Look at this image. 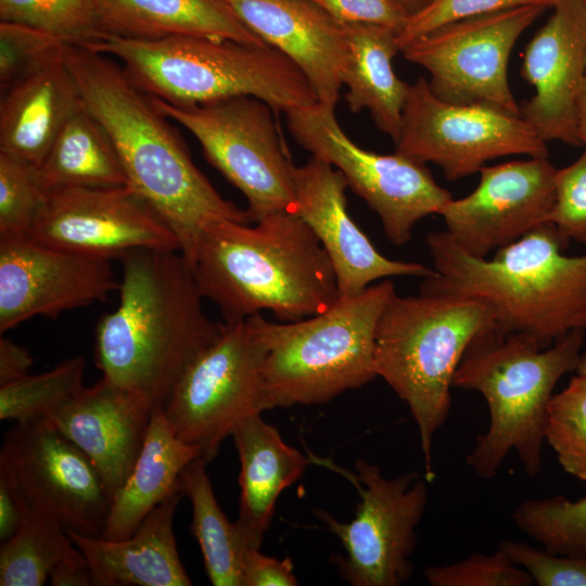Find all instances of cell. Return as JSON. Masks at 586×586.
Here are the masks:
<instances>
[{
  "instance_id": "cell-4",
  "label": "cell",
  "mask_w": 586,
  "mask_h": 586,
  "mask_svg": "<svg viewBox=\"0 0 586 586\" xmlns=\"http://www.w3.org/2000/svg\"><path fill=\"white\" fill-rule=\"evenodd\" d=\"M569 241L546 222L495 251L493 258L462 251L446 231L425 239L435 273L420 293L480 297L504 333H521L540 348L586 330V254H563Z\"/></svg>"
},
{
  "instance_id": "cell-41",
  "label": "cell",
  "mask_w": 586,
  "mask_h": 586,
  "mask_svg": "<svg viewBox=\"0 0 586 586\" xmlns=\"http://www.w3.org/2000/svg\"><path fill=\"white\" fill-rule=\"evenodd\" d=\"M548 222L566 241L586 245V145L574 163L556 171L555 203Z\"/></svg>"
},
{
  "instance_id": "cell-29",
  "label": "cell",
  "mask_w": 586,
  "mask_h": 586,
  "mask_svg": "<svg viewBox=\"0 0 586 586\" xmlns=\"http://www.w3.org/2000/svg\"><path fill=\"white\" fill-rule=\"evenodd\" d=\"M37 170L47 192L128 184L111 138L85 106L64 125Z\"/></svg>"
},
{
  "instance_id": "cell-12",
  "label": "cell",
  "mask_w": 586,
  "mask_h": 586,
  "mask_svg": "<svg viewBox=\"0 0 586 586\" xmlns=\"http://www.w3.org/2000/svg\"><path fill=\"white\" fill-rule=\"evenodd\" d=\"M394 143L396 152L441 167L449 181L473 175L497 157H548L547 142L522 115L484 103L444 101L424 77L409 86Z\"/></svg>"
},
{
  "instance_id": "cell-39",
  "label": "cell",
  "mask_w": 586,
  "mask_h": 586,
  "mask_svg": "<svg viewBox=\"0 0 586 586\" xmlns=\"http://www.w3.org/2000/svg\"><path fill=\"white\" fill-rule=\"evenodd\" d=\"M556 0H433L408 16L396 36L399 51L412 40L453 22L522 5L552 8Z\"/></svg>"
},
{
  "instance_id": "cell-40",
  "label": "cell",
  "mask_w": 586,
  "mask_h": 586,
  "mask_svg": "<svg viewBox=\"0 0 586 586\" xmlns=\"http://www.w3.org/2000/svg\"><path fill=\"white\" fill-rule=\"evenodd\" d=\"M498 548L538 586H586V558L558 555L511 539L501 540Z\"/></svg>"
},
{
  "instance_id": "cell-27",
  "label": "cell",
  "mask_w": 586,
  "mask_h": 586,
  "mask_svg": "<svg viewBox=\"0 0 586 586\" xmlns=\"http://www.w3.org/2000/svg\"><path fill=\"white\" fill-rule=\"evenodd\" d=\"M201 450L180 440L163 409H156L136 463L111 502L103 533L109 540L128 538L143 519L180 488V475Z\"/></svg>"
},
{
  "instance_id": "cell-30",
  "label": "cell",
  "mask_w": 586,
  "mask_h": 586,
  "mask_svg": "<svg viewBox=\"0 0 586 586\" xmlns=\"http://www.w3.org/2000/svg\"><path fill=\"white\" fill-rule=\"evenodd\" d=\"M206 464L198 457L180 475V488L192 506L191 533L200 545L211 583L214 586H243L246 548L234 522L226 518L216 500Z\"/></svg>"
},
{
  "instance_id": "cell-21",
  "label": "cell",
  "mask_w": 586,
  "mask_h": 586,
  "mask_svg": "<svg viewBox=\"0 0 586 586\" xmlns=\"http://www.w3.org/2000/svg\"><path fill=\"white\" fill-rule=\"evenodd\" d=\"M155 410L102 377L46 420L88 457L112 500L136 463Z\"/></svg>"
},
{
  "instance_id": "cell-28",
  "label": "cell",
  "mask_w": 586,
  "mask_h": 586,
  "mask_svg": "<svg viewBox=\"0 0 586 586\" xmlns=\"http://www.w3.org/2000/svg\"><path fill=\"white\" fill-rule=\"evenodd\" d=\"M347 43V60L342 72L345 101L351 112H370L375 126L395 142L409 84L399 79L392 60L399 51L391 28L372 24H342Z\"/></svg>"
},
{
  "instance_id": "cell-13",
  "label": "cell",
  "mask_w": 586,
  "mask_h": 586,
  "mask_svg": "<svg viewBox=\"0 0 586 586\" xmlns=\"http://www.w3.org/2000/svg\"><path fill=\"white\" fill-rule=\"evenodd\" d=\"M353 476L358 489L355 518L342 523L323 510L317 517L344 548L335 556L340 575L353 586H399L413 573L410 560L417 546V527L429 499V482L419 472L384 476L378 464L365 459Z\"/></svg>"
},
{
  "instance_id": "cell-31",
  "label": "cell",
  "mask_w": 586,
  "mask_h": 586,
  "mask_svg": "<svg viewBox=\"0 0 586 586\" xmlns=\"http://www.w3.org/2000/svg\"><path fill=\"white\" fill-rule=\"evenodd\" d=\"M77 547L65 528L27 509L18 531L0 548L1 586H41L56 563Z\"/></svg>"
},
{
  "instance_id": "cell-49",
  "label": "cell",
  "mask_w": 586,
  "mask_h": 586,
  "mask_svg": "<svg viewBox=\"0 0 586 586\" xmlns=\"http://www.w3.org/2000/svg\"><path fill=\"white\" fill-rule=\"evenodd\" d=\"M576 372L586 374V355L582 356V359H581V362L578 365Z\"/></svg>"
},
{
  "instance_id": "cell-48",
  "label": "cell",
  "mask_w": 586,
  "mask_h": 586,
  "mask_svg": "<svg viewBox=\"0 0 586 586\" xmlns=\"http://www.w3.org/2000/svg\"><path fill=\"white\" fill-rule=\"evenodd\" d=\"M400 8L405 11V13L410 16L423 8H425L429 3H431L433 0H395Z\"/></svg>"
},
{
  "instance_id": "cell-11",
  "label": "cell",
  "mask_w": 586,
  "mask_h": 586,
  "mask_svg": "<svg viewBox=\"0 0 586 586\" xmlns=\"http://www.w3.org/2000/svg\"><path fill=\"white\" fill-rule=\"evenodd\" d=\"M335 110L319 103L292 110L288 128L296 142L345 177L348 187L379 216L394 245L407 243L416 224L438 214L453 199L424 164L395 151L379 154L353 142L336 120Z\"/></svg>"
},
{
  "instance_id": "cell-17",
  "label": "cell",
  "mask_w": 586,
  "mask_h": 586,
  "mask_svg": "<svg viewBox=\"0 0 586 586\" xmlns=\"http://www.w3.org/2000/svg\"><path fill=\"white\" fill-rule=\"evenodd\" d=\"M556 171L548 157L483 166L477 187L440 213L446 232L462 251L482 258L518 241L548 222Z\"/></svg>"
},
{
  "instance_id": "cell-43",
  "label": "cell",
  "mask_w": 586,
  "mask_h": 586,
  "mask_svg": "<svg viewBox=\"0 0 586 586\" xmlns=\"http://www.w3.org/2000/svg\"><path fill=\"white\" fill-rule=\"evenodd\" d=\"M291 559L278 560L257 548H249L243 558V586H295Z\"/></svg>"
},
{
  "instance_id": "cell-22",
  "label": "cell",
  "mask_w": 586,
  "mask_h": 586,
  "mask_svg": "<svg viewBox=\"0 0 586 586\" xmlns=\"http://www.w3.org/2000/svg\"><path fill=\"white\" fill-rule=\"evenodd\" d=\"M259 38L306 76L318 103L335 110L347 60L343 25L310 0H225Z\"/></svg>"
},
{
  "instance_id": "cell-20",
  "label": "cell",
  "mask_w": 586,
  "mask_h": 586,
  "mask_svg": "<svg viewBox=\"0 0 586 586\" xmlns=\"http://www.w3.org/2000/svg\"><path fill=\"white\" fill-rule=\"evenodd\" d=\"M553 13L527 43L521 68L534 95L522 117L545 141L579 145L576 106L586 77V0H556Z\"/></svg>"
},
{
  "instance_id": "cell-16",
  "label": "cell",
  "mask_w": 586,
  "mask_h": 586,
  "mask_svg": "<svg viewBox=\"0 0 586 586\" xmlns=\"http://www.w3.org/2000/svg\"><path fill=\"white\" fill-rule=\"evenodd\" d=\"M29 240L111 260L137 250L181 252L174 231L128 184L48 191Z\"/></svg>"
},
{
  "instance_id": "cell-45",
  "label": "cell",
  "mask_w": 586,
  "mask_h": 586,
  "mask_svg": "<svg viewBox=\"0 0 586 586\" xmlns=\"http://www.w3.org/2000/svg\"><path fill=\"white\" fill-rule=\"evenodd\" d=\"M34 360L29 352L12 340L0 339V386L28 374Z\"/></svg>"
},
{
  "instance_id": "cell-23",
  "label": "cell",
  "mask_w": 586,
  "mask_h": 586,
  "mask_svg": "<svg viewBox=\"0 0 586 586\" xmlns=\"http://www.w3.org/2000/svg\"><path fill=\"white\" fill-rule=\"evenodd\" d=\"M184 496L178 491L156 506L128 538L109 540L65 528L85 556L95 586H190L173 530Z\"/></svg>"
},
{
  "instance_id": "cell-35",
  "label": "cell",
  "mask_w": 586,
  "mask_h": 586,
  "mask_svg": "<svg viewBox=\"0 0 586 586\" xmlns=\"http://www.w3.org/2000/svg\"><path fill=\"white\" fill-rule=\"evenodd\" d=\"M545 443L568 474L586 482V374L574 375L553 394L547 411Z\"/></svg>"
},
{
  "instance_id": "cell-33",
  "label": "cell",
  "mask_w": 586,
  "mask_h": 586,
  "mask_svg": "<svg viewBox=\"0 0 586 586\" xmlns=\"http://www.w3.org/2000/svg\"><path fill=\"white\" fill-rule=\"evenodd\" d=\"M514 524L544 549L586 558V496L526 499L512 512Z\"/></svg>"
},
{
  "instance_id": "cell-9",
  "label": "cell",
  "mask_w": 586,
  "mask_h": 586,
  "mask_svg": "<svg viewBox=\"0 0 586 586\" xmlns=\"http://www.w3.org/2000/svg\"><path fill=\"white\" fill-rule=\"evenodd\" d=\"M150 98L163 115L196 138L209 164L242 192L251 222L276 213L296 214L293 164L267 103L242 95L175 106Z\"/></svg>"
},
{
  "instance_id": "cell-47",
  "label": "cell",
  "mask_w": 586,
  "mask_h": 586,
  "mask_svg": "<svg viewBox=\"0 0 586 586\" xmlns=\"http://www.w3.org/2000/svg\"><path fill=\"white\" fill-rule=\"evenodd\" d=\"M577 136L581 144L586 145V77L584 79L576 106Z\"/></svg>"
},
{
  "instance_id": "cell-19",
  "label": "cell",
  "mask_w": 586,
  "mask_h": 586,
  "mask_svg": "<svg viewBox=\"0 0 586 586\" xmlns=\"http://www.w3.org/2000/svg\"><path fill=\"white\" fill-rule=\"evenodd\" d=\"M292 182L296 214L307 224L328 254L340 296L361 293L377 280L388 277H422L435 273L420 263L395 260L382 255L347 212L348 183L331 164L315 157L293 165Z\"/></svg>"
},
{
  "instance_id": "cell-14",
  "label": "cell",
  "mask_w": 586,
  "mask_h": 586,
  "mask_svg": "<svg viewBox=\"0 0 586 586\" xmlns=\"http://www.w3.org/2000/svg\"><path fill=\"white\" fill-rule=\"evenodd\" d=\"M545 9L522 5L453 22L400 51L429 73V86L440 99L484 103L521 115L508 81V61L518 38Z\"/></svg>"
},
{
  "instance_id": "cell-5",
  "label": "cell",
  "mask_w": 586,
  "mask_h": 586,
  "mask_svg": "<svg viewBox=\"0 0 586 586\" xmlns=\"http://www.w3.org/2000/svg\"><path fill=\"white\" fill-rule=\"evenodd\" d=\"M585 330H573L540 348L530 336L504 333L496 324L470 342L453 387L479 392L488 406V429L466 457L474 474L495 477L511 450L526 475L539 474L548 406L558 381L577 370Z\"/></svg>"
},
{
  "instance_id": "cell-3",
  "label": "cell",
  "mask_w": 586,
  "mask_h": 586,
  "mask_svg": "<svg viewBox=\"0 0 586 586\" xmlns=\"http://www.w3.org/2000/svg\"><path fill=\"white\" fill-rule=\"evenodd\" d=\"M187 262L202 296L219 307L225 321L263 310L296 321L340 298L328 254L294 213L271 214L254 226L212 220Z\"/></svg>"
},
{
  "instance_id": "cell-6",
  "label": "cell",
  "mask_w": 586,
  "mask_h": 586,
  "mask_svg": "<svg viewBox=\"0 0 586 586\" xmlns=\"http://www.w3.org/2000/svg\"><path fill=\"white\" fill-rule=\"evenodd\" d=\"M84 48L118 59L140 90L175 106L242 95L283 113L318 103L303 72L270 44L201 36L156 40L104 36Z\"/></svg>"
},
{
  "instance_id": "cell-32",
  "label": "cell",
  "mask_w": 586,
  "mask_h": 586,
  "mask_svg": "<svg viewBox=\"0 0 586 586\" xmlns=\"http://www.w3.org/2000/svg\"><path fill=\"white\" fill-rule=\"evenodd\" d=\"M86 359L68 358L53 369L27 374L0 386V419L35 422L48 419L85 386Z\"/></svg>"
},
{
  "instance_id": "cell-8",
  "label": "cell",
  "mask_w": 586,
  "mask_h": 586,
  "mask_svg": "<svg viewBox=\"0 0 586 586\" xmlns=\"http://www.w3.org/2000/svg\"><path fill=\"white\" fill-rule=\"evenodd\" d=\"M395 293L386 279L296 321L250 316L265 348L270 409L327 403L377 378V324Z\"/></svg>"
},
{
  "instance_id": "cell-1",
  "label": "cell",
  "mask_w": 586,
  "mask_h": 586,
  "mask_svg": "<svg viewBox=\"0 0 586 586\" xmlns=\"http://www.w3.org/2000/svg\"><path fill=\"white\" fill-rule=\"evenodd\" d=\"M119 260V302L97 323L95 364L103 378L163 409L224 322L205 315L180 251L137 250Z\"/></svg>"
},
{
  "instance_id": "cell-2",
  "label": "cell",
  "mask_w": 586,
  "mask_h": 586,
  "mask_svg": "<svg viewBox=\"0 0 586 586\" xmlns=\"http://www.w3.org/2000/svg\"><path fill=\"white\" fill-rule=\"evenodd\" d=\"M63 62L84 106L111 138L131 187L169 226L188 259L203 228L228 218L251 222L193 163L167 117L111 56L65 46Z\"/></svg>"
},
{
  "instance_id": "cell-25",
  "label": "cell",
  "mask_w": 586,
  "mask_h": 586,
  "mask_svg": "<svg viewBox=\"0 0 586 586\" xmlns=\"http://www.w3.org/2000/svg\"><path fill=\"white\" fill-rule=\"evenodd\" d=\"M82 106L63 61L14 82L1 91L0 152L39 167L64 125Z\"/></svg>"
},
{
  "instance_id": "cell-46",
  "label": "cell",
  "mask_w": 586,
  "mask_h": 586,
  "mask_svg": "<svg viewBox=\"0 0 586 586\" xmlns=\"http://www.w3.org/2000/svg\"><path fill=\"white\" fill-rule=\"evenodd\" d=\"M53 586L92 585L88 562L82 552L77 550L54 565L49 575Z\"/></svg>"
},
{
  "instance_id": "cell-36",
  "label": "cell",
  "mask_w": 586,
  "mask_h": 586,
  "mask_svg": "<svg viewBox=\"0 0 586 586\" xmlns=\"http://www.w3.org/2000/svg\"><path fill=\"white\" fill-rule=\"evenodd\" d=\"M46 195L37 167L0 152V240L29 239Z\"/></svg>"
},
{
  "instance_id": "cell-10",
  "label": "cell",
  "mask_w": 586,
  "mask_h": 586,
  "mask_svg": "<svg viewBox=\"0 0 586 586\" xmlns=\"http://www.w3.org/2000/svg\"><path fill=\"white\" fill-rule=\"evenodd\" d=\"M265 348L251 321H224L221 333L189 367L163 408L176 435L208 463L237 426L269 410Z\"/></svg>"
},
{
  "instance_id": "cell-15",
  "label": "cell",
  "mask_w": 586,
  "mask_h": 586,
  "mask_svg": "<svg viewBox=\"0 0 586 586\" xmlns=\"http://www.w3.org/2000/svg\"><path fill=\"white\" fill-rule=\"evenodd\" d=\"M0 475L29 510L81 535H102L112 500L88 457L49 421L14 422L0 450Z\"/></svg>"
},
{
  "instance_id": "cell-18",
  "label": "cell",
  "mask_w": 586,
  "mask_h": 586,
  "mask_svg": "<svg viewBox=\"0 0 586 586\" xmlns=\"http://www.w3.org/2000/svg\"><path fill=\"white\" fill-rule=\"evenodd\" d=\"M111 259L44 245L0 240V333L43 316L105 302L118 291Z\"/></svg>"
},
{
  "instance_id": "cell-7",
  "label": "cell",
  "mask_w": 586,
  "mask_h": 586,
  "mask_svg": "<svg viewBox=\"0 0 586 586\" xmlns=\"http://www.w3.org/2000/svg\"><path fill=\"white\" fill-rule=\"evenodd\" d=\"M496 326L492 306L480 297L420 293L385 305L375 330L374 366L416 422L424 476L433 482L432 448L451 406L450 388L470 342Z\"/></svg>"
},
{
  "instance_id": "cell-37",
  "label": "cell",
  "mask_w": 586,
  "mask_h": 586,
  "mask_svg": "<svg viewBox=\"0 0 586 586\" xmlns=\"http://www.w3.org/2000/svg\"><path fill=\"white\" fill-rule=\"evenodd\" d=\"M65 43L42 30L0 21L1 91L54 63L63 61Z\"/></svg>"
},
{
  "instance_id": "cell-26",
  "label": "cell",
  "mask_w": 586,
  "mask_h": 586,
  "mask_svg": "<svg viewBox=\"0 0 586 586\" xmlns=\"http://www.w3.org/2000/svg\"><path fill=\"white\" fill-rule=\"evenodd\" d=\"M104 36L156 40L171 36L267 46L225 0H97Z\"/></svg>"
},
{
  "instance_id": "cell-44",
  "label": "cell",
  "mask_w": 586,
  "mask_h": 586,
  "mask_svg": "<svg viewBox=\"0 0 586 586\" xmlns=\"http://www.w3.org/2000/svg\"><path fill=\"white\" fill-rule=\"evenodd\" d=\"M27 509L15 488L0 475V539L2 543L18 531Z\"/></svg>"
},
{
  "instance_id": "cell-34",
  "label": "cell",
  "mask_w": 586,
  "mask_h": 586,
  "mask_svg": "<svg viewBox=\"0 0 586 586\" xmlns=\"http://www.w3.org/2000/svg\"><path fill=\"white\" fill-rule=\"evenodd\" d=\"M0 21L42 30L66 46L103 37L97 0H0Z\"/></svg>"
},
{
  "instance_id": "cell-24",
  "label": "cell",
  "mask_w": 586,
  "mask_h": 586,
  "mask_svg": "<svg viewBox=\"0 0 586 586\" xmlns=\"http://www.w3.org/2000/svg\"><path fill=\"white\" fill-rule=\"evenodd\" d=\"M231 436L241 466L239 517L234 524L244 547L259 549L278 497L303 475L309 459L288 445L262 415L244 420Z\"/></svg>"
},
{
  "instance_id": "cell-38",
  "label": "cell",
  "mask_w": 586,
  "mask_h": 586,
  "mask_svg": "<svg viewBox=\"0 0 586 586\" xmlns=\"http://www.w3.org/2000/svg\"><path fill=\"white\" fill-rule=\"evenodd\" d=\"M424 577L431 586H532L533 579L499 548L493 553L473 552L443 565H430Z\"/></svg>"
},
{
  "instance_id": "cell-42",
  "label": "cell",
  "mask_w": 586,
  "mask_h": 586,
  "mask_svg": "<svg viewBox=\"0 0 586 586\" xmlns=\"http://www.w3.org/2000/svg\"><path fill=\"white\" fill-rule=\"evenodd\" d=\"M341 24H372L397 34L408 15L395 0H310Z\"/></svg>"
}]
</instances>
